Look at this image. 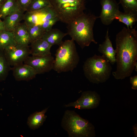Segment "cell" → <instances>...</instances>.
Wrapping results in <instances>:
<instances>
[{"label": "cell", "mask_w": 137, "mask_h": 137, "mask_svg": "<svg viewBox=\"0 0 137 137\" xmlns=\"http://www.w3.org/2000/svg\"><path fill=\"white\" fill-rule=\"evenodd\" d=\"M116 71L112 74L116 79L131 76L137 60V32L135 28L124 27L116 35Z\"/></svg>", "instance_id": "1"}, {"label": "cell", "mask_w": 137, "mask_h": 137, "mask_svg": "<svg viewBox=\"0 0 137 137\" xmlns=\"http://www.w3.org/2000/svg\"><path fill=\"white\" fill-rule=\"evenodd\" d=\"M98 17L91 13H84L67 24L68 35L83 49L91 42L97 44L94 36L93 28Z\"/></svg>", "instance_id": "2"}, {"label": "cell", "mask_w": 137, "mask_h": 137, "mask_svg": "<svg viewBox=\"0 0 137 137\" xmlns=\"http://www.w3.org/2000/svg\"><path fill=\"white\" fill-rule=\"evenodd\" d=\"M61 126L67 131L69 137H94L96 136L94 126L74 111H65Z\"/></svg>", "instance_id": "3"}, {"label": "cell", "mask_w": 137, "mask_h": 137, "mask_svg": "<svg viewBox=\"0 0 137 137\" xmlns=\"http://www.w3.org/2000/svg\"><path fill=\"white\" fill-rule=\"evenodd\" d=\"M53 69L58 73L72 72L79 61V57L74 41L71 39L63 41L55 54Z\"/></svg>", "instance_id": "4"}, {"label": "cell", "mask_w": 137, "mask_h": 137, "mask_svg": "<svg viewBox=\"0 0 137 137\" xmlns=\"http://www.w3.org/2000/svg\"><path fill=\"white\" fill-rule=\"evenodd\" d=\"M83 68L87 78L90 82L97 84L106 82L109 78L112 69L107 59L96 54L86 60Z\"/></svg>", "instance_id": "5"}, {"label": "cell", "mask_w": 137, "mask_h": 137, "mask_svg": "<svg viewBox=\"0 0 137 137\" xmlns=\"http://www.w3.org/2000/svg\"><path fill=\"white\" fill-rule=\"evenodd\" d=\"M60 21L67 24L81 15L85 9L84 0H49Z\"/></svg>", "instance_id": "6"}, {"label": "cell", "mask_w": 137, "mask_h": 137, "mask_svg": "<svg viewBox=\"0 0 137 137\" xmlns=\"http://www.w3.org/2000/svg\"><path fill=\"white\" fill-rule=\"evenodd\" d=\"M4 52L8 63L13 66L23 63L30 54L28 45L17 44L7 47Z\"/></svg>", "instance_id": "7"}, {"label": "cell", "mask_w": 137, "mask_h": 137, "mask_svg": "<svg viewBox=\"0 0 137 137\" xmlns=\"http://www.w3.org/2000/svg\"><path fill=\"white\" fill-rule=\"evenodd\" d=\"M100 101V95L95 91L83 92L80 97L75 101L64 105L66 107H73L79 109H92L99 106Z\"/></svg>", "instance_id": "8"}, {"label": "cell", "mask_w": 137, "mask_h": 137, "mask_svg": "<svg viewBox=\"0 0 137 137\" xmlns=\"http://www.w3.org/2000/svg\"><path fill=\"white\" fill-rule=\"evenodd\" d=\"M54 59L52 55L44 56H29L24 63L32 67L37 74L48 72L53 69Z\"/></svg>", "instance_id": "9"}, {"label": "cell", "mask_w": 137, "mask_h": 137, "mask_svg": "<svg viewBox=\"0 0 137 137\" xmlns=\"http://www.w3.org/2000/svg\"><path fill=\"white\" fill-rule=\"evenodd\" d=\"M101 10L98 18L106 25L111 24L120 11L118 4L115 0H100Z\"/></svg>", "instance_id": "10"}, {"label": "cell", "mask_w": 137, "mask_h": 137, "mask_svg": "<svg viewBox=\"0 0 137 137\" xmlns=\"http://www.w3.org/2000/svg\"><path fill=\"white\" fill-rule=\"evenodd\" d=\"M11 70L15 79L18 81L30 80L34 78L37 74L32 67L24 63L13 66Z\"/></svg>", "instance_id": "11"}, {"label": "cell", "mask_w": 137, "mask_h": 137, "mask_svg": "<svg viewBox=\"0 0 137 137\" xmlns=\"http://www.w3.org/2000/svg\"><path fill=\"white\" fill-rule=\"evenodd\" d=\"M30 43V54L32 56H44L51 55L50 49L52 46L42 38Z\"/></svg>", "instance_id": "12"}, {"label": "cell", "mask_w": 137, "mask_h": 137, "mask_svg": "<svg viewBox=\"0 0 137 137\" xmlns=\"http://www.w3.org/2000/svg\"><path fill=\"white\" fill-rule=\"evenodd\" d=\"M98 51L111 64L113 65L116 62V50L113 47L109 38L108 29L107 31L105 41L99 45Z\"/></svg>", "instance_id": "13"}, {"label": "cell", "mask_w": 137, "mask_h": 137, "mask_svg": "<svg viewBox=\"0 0 137 137\" xmlns=\"http://www.w3.org/2000/svg\"><path fill=\"white\" fill-rule=\"evenodd\" d=\"M24 11L20 9L16 12L7 16L3 21L5 30L13 32L16 27L23 20Z\"/></svg>", "instance_id": "14"}, {"label": "cell", "mask_w": 137, "mask_h": 137, "mask_svg": "<svg viewBox=\"0 0 137 137\" xmlns=\"http://www.w3.org/2000/svg\"><path fill=\"white\" fill-rule=\"evenodd\" d=\"M13 32L17 44L27 46L30 43L27 26L24 23H20Z\"/></svg>", "instance_id": "15"}, {"label": "cell", "mask_w": 137, "mask_h": 137, "mask_svg": "<svg viewBox=\"0 0 137 137\" xmlns=\"http://www.w3.org/2000/svg\"><path fill=\"white\" fill-rule=\"evenodd\" d=\"M48 108H45L41 111L35 112L29 117L27 124L31 129L35 130L43 125L47 117L45 113Z\"/></svg>", "instance_id": "16"}, {"label": "cell", "mask_w": 137, "mask_h": 137, "mask_svg": "<svg viewBox=\"0 0 137 137\" xmlns=\"http://www.w3.org/2000/svg\"><path fill=\"white\" fill-rule=\"evenodd\" d=\"M67 35V33H64L58 29H52L46 32L42 38L52 46L55 45H59L63 42V37Z\"/></svg>", "instance_id": "17"}, {"label": "cell", "mask_w": 137, "mask_h": 137, "mask_svg": "<svg viewBox=\"0 0 137 137\" xmlns=\"http://www.w3.org/2000/svg\"><path fill=\"white\" fill-rule=\"evenodd\" d=\"M20 10L16 0H6L0 7V17L4 19Z\"/></svg>", "instance_id": "18"}, {"label": "cell", "mask_w": 137, "mask_h": 137, "mask_svg": "<svg viewBox=\"0 0 137 137\" xmlns=\"http://www.w3.org/2000/svg\"><path fill=\"white\" fill-rule=\"evenodd\" d=\"M16 44L13 32L4 30L0 33V50L4 51L7 47Z\"/></svg>", "instance_id": "19"}, {"label": "cell", "mask_w": 137, "mask_h": 137, "mask_svg": "<svg viewBox=\"0 0 137 137\" xmlns=\"http://www.w3.org/2000/svg\"><path fill=\"white\" fill-rule=\"evenodd\" d=\"M115 19L126 25L127 28H132L137 21V14L119 11Z\"/></svg>", "instance_id": "20"}, {"label": "cell", "mask_w": 137, "mask_h": 137, "mask_svg": "<svg viewBox=\"0 0 137 137\" xmlns=\"http://www.w3.org/2000/svg\"><path fill=\"white\" fill-rule=\"evenodd\" d=\"M10 66L5 57L4 51L0 50V81L6 79L11 69Z\"/></svg>", "instance_id": "21"}, {"label": "cell", "mask_w": 137, "mask_h": 137, "mask_svg": "<svg viewBox=\"0 0 137 137\" xmlns=\"http://www.w3.org/2000/svg\"><path fill=\"white\" fill-rule=\"evenodd\" d=\"M27 26L30 43L34 41L42 38L45 32L39 25Z\"/></svg>", "instance_id": "22"}, {"label": "cell", "mask_w": 137, "mask_h": 137, "mask_svg": "<svg viewBox=\"0 0 137 137\" xmlns=\"http://www.w3.org/2000/svg\"><path fill=\"white\" fill-rule=\"evenodd\" d=\"M50 6H52L49 0H32L26 11L36 12Z\"/></svg>", "instance_id": "23"}, {"label": "cell", "mask_w": 137, "mask_h": 137, "mask_svg": "<svg viewBox=\"0 0 137 137\" xmlns=\"http://www.w3.org/2000/svg\"><path fill=\"white\" fill-rule=\"evenodd\" d=\"M124 12L137 14V0H119Z\"/></svg>", "instance_id": "24"}, {"label": "cell", "mask_w": 137, "mask_h": 137, "mask_svg": "<svg viewBox=\"0 0 137 137\" xmlns=\"http://www.w3.org/2000/svg\"><path fill=\"white\" fill-rule=\"evenodd\" d=\"M24 23L27 26L38 25L39 15L38 12L26 11L24 14Z\"/></svg>", "instance_id": "25"}, {"label": "cell", "mask_w": 137, "mask_h": 137, "mask_svg": "<svg viewBox=\"0 0 137 137\" xmlns=\"http://www.w3.org/2000/svg\"><path fill=\"white\" fill-rule=\"evenodd\" d=\"M38 11L41 16L42 24L47 20L51 19L57 17L52 6L46 8Z\"/></svg>", "instance_id": "26"}, {"label": "cell", "mask_w": 137, "mask_h": 137, "mask_svg": "<svg viewBox=\"0 0 137 137\" xmlns=\"http://www.w3.org/2000/svg\"><path fill=\"white\" fill-rule=\"evenodd\" d=\"M60 21L57 17L54 18L47 20L44 21L40 25L42 29L46 32L51 30L53 25L57 21Z\"/></svg>", "instance_id": "27"}, {"label": "cell", "mask_w": 137, "mask_h": 137, "mask_svg": "<svg viewBox=\"0 0 137 137\" xmlns=\"http://www.w3.org/2000/svg\"><path fill=\"white\" fill-rule=\"evenodd\" d=\"M32 0H16V1L20 9L25 12Z\"/></svg>", "instance_id": "28"}, {"label": "cell", "mask_w": 137, "mask_h": 137, "mask_svg": "<svg viewBox=\"0 0 137 137\" xmlns=\"http://www.w3.org/2000/svg\"><path fill=\"white\" fill-rule=\"evenodd\" d=\"M130 82L132 85L131 88L133 90L137 89V75H135L130 78Z\"/></svg>", "instance_id": "29"}, {"label": "cell", "mask_w": 137, "mask_h": 137, "mask_svg": "<svg viewBox=\"0 0 137 137\" xmlns=\"http://www.w3.org/2000/svg\"><path fill=\"white\" fill-rule=\"evenodd\" d=\"M5 30L4 24L3 21L0 22V33L2 31Z\"/></svg>", "instance_id": "30"}, {"label": "cell", "mask_w": 137, "mask_h": 137, "mask_svg": "<svg viewBox=\"0 0 137 137\" xmlns=\"http://www.w3.org/2000/svg\"><path fill=\"white\" fill-rule=\"evenodd\" d=\"M133 130L134 132V135L135 137H137V124H135L133 126Z\"/></svg>", "instance_id": "31"}, {"label": "cell", "mask_w": 137, "mask_h": 137, "mask_svg": "<svg viewBox=\"0 0 137 137\" xmlns=\"http://www.w3.org/2000/svg\"><path fill=\"white\" fill-rule=\"evenodd\" d=\"M6 1V0H0V7Z\"/></svg>", "instance_id": "32"}, {"label": "cell", "mask_w": 137, "mask_h": 137, "mask_svg": "<svg viewBox=\"0 0 137 137\" xmlns=\"http://www.w3.org/2000/svg\"><path fill=\"white\" fill-rule=\"evenodd\" d=\"M2 21L1 19V18L0 17V22Z\"/></svg>", "instance_id": "33"}, {"label": "cell", "mask_w": 137, "mask_h": 137, "mask_svg": "<svg viewBox=\"0 0 137 137\" xmlns=\"http://www.w3.org/2000/svg\"><path fill=\"white\" fill-rule=\"evenodd\" d=\"M85 1V0H84Z\"/></svg>", "instance_id": "34"}]
</instances>
